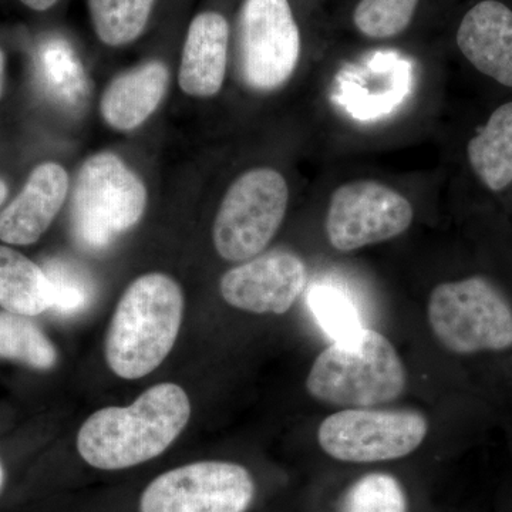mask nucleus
<instances>
[{
	"label": "nucleus",
	"instance_id": "nucleus-1",
	"mask_svg": "<svg viewBox=\"0 0 512 512\" xmlns=\"http://www.w3.org/2000/svg\"><path fill=\"white\" fill-rule=\"evenodd\" d=\"M191 403L183 387L161 383L127 407H106L89 417L77 434V450L89 466L117 471L163 454L183 433Z\"/></svg>",
	"mask_w": 512,
	"mask_h": 512
},
{
	"label": "nucleus",
	"instance_id": "nucleus-2",
	"mask_svg": "<svg viewBox=\"0 0 512 512\" xmlns=\"http://www.w3.org/2000/svg\"><path fill=\"white\" fill-rule=\"evenodd\" d=\"M184 315L180 285L164 274L140 276L121 296L106 338V360L121 379L150 375L174 348Z\"/></svg>",
	"mask_w": 512,
	"mask_h": 512
},
{
	"label": "nucleus",
	"instance_id": "nucleus-3",
	"mask_svg": "<svg viewBox=\"0 0 512 512\" xmlns=\"http://www.w3.org/2000/svg\"><path fill=\"white\" fill-rule=\"evenodd\" d=\"M406 384V369L392 342L365 328L319 353L306 389L319 402L367 409L402 396Z\"/></svg>",
	"mask_w": 512,
	"mask_h": 512
},
{
	"label": "nucleus",
	"instance_id": "nucleus-4",
	"mask_svg": "<svg viewBox=\"0 0 512 512\" xmlns=\"http://www.w3.org/2000/svg\"><path fill=\"white\" fill-rule=\"evenodd\" d=\"M427 315L434 336L456 355L500 352L512 346L510 302L483 276L437 285Z\"/></svg>",
	"mask_w": 512,
	"mask_h": 512
},
{
	"label": "nucleus",
	"instance_id": "nucleus-5",
	"mask_svg": "<svg viewBox=\"0 0 512 512\" xmlns=\"http://www.w3.org/2000/svg\"><path fill=\"white\" fill-rule=\"evenodd\" d=\"M146 205L143 181L114 154H96L82 165L74 185V235L84 247L106 248L136 227Z\"/></svg>",
	"mask_w": 512,
	"mask_h": 512
},
{
	"label": "nucleus",
	"instance_id": "nucleus-6",
	"mask_svg": "<svg viewBox=\"0 0 512 512\" xmlns=\"http://www.w3.org/2000/svg\"><path fill=\"white\" fill-rule=\"evenodd\" d=\"M289 188L274 168H254L238 177L222 198L212 241L218 255L244 262L261 255L281 228Z\"/></svg>",
	"mask_w": 512,
	"mask_h": 512
},
{
	"label": "nucleus",
	"instance_id": "nucleus-7",
	"mask_svg": "<svg viewBox=\"0 0 512 512\" xmlns=\"http://www.w3.org/2000/svg\"><path fill=\"white\" fill-rule=\"evenodd\" d=\"M242 80L255 92H274L298 67L302 36L291 0H242L235 25Z\"/></svg>",
	"mask_w": 512,
	"mask_h": 512
},
{
	"label": "nucleus",
	"instance_id": "nucleus-8",
	"mask_svg": "<svg viewBox=\"0 0 512 512\" xmlns=\"http://www.w3.org/2000/svg\"><path fill=\"white\" fill-rule=\"evenodd\" d=\"M429 423L417 412L350 409L330 414L318 430L319 446L346 463H376L412 454L426 439Z\"/></svg>",
	"mask_w": 512,
	"mask_h": 512
},
{
	"label": "nucleus",
	"instance_id": "nucleus-9",
	"mask_svg": "<svg viewBox=\"0 0 512 512\" xmlns=\"http://www.w3.org/2000/svg\"><path fill=\"white\" fill-rule=\"evenodd\" d=\"M255 497L247 468L229 461H198L161 474L147 485L140 512H245Z\"/></svg>",
	"mask_w": 512,
	"mask_h": 512
},
{
	"label": "nucleus",
	"instance_id": "nucleus-10",
	"mask_svg": "<svg viewBox=\"0 0 512 512\" xmlns=\"http://www.w3.org/2000/svg\"><path fill=\"white\" fill-rule=\"evenodd\" d=\"M413 217L412 204L399 191L376 181H352L330 197L326 235L338 251H357L399 237Z\"/></svg>",
	"mask_w": 512,
	"mask_h": 512
},
{
	"label": "nucleus",
	"instance_id": "nucleus-11",
	"mask_svg": "<svg viewBox=\"0 0 512 512\" xmlns=\"http://www.w3.org/2000/svg\"><path fill=\"white\" fill-rule=\"evenodd\" d=\"M308 284L305 262L292 252H268L225 272L220 291L239 311L284 315Z\"/></svg>",
	"mask_w": 512,
	"mask_h": 512
},
{
	"label": "nucleus",
	"instance_id": "nucleus-12",
	"mask_svg": "<svg viewBox=\"0 0 512 512\" xmlns=\"http://www.w3.org/2000/svg\"><path fill=\"white\" fill-rule=\"evenodd\" d=\"M231 23L220 9L195 13L185 30L178 83L188 96L220 93L227 73Z\"/></svg>",
	"mask_w": 512,
	"mask_h": 512
},
{
	"label": "nucleus",
	"instance_id": "nucleus-13",
	"mask_svg": "<svg viewBox=\"0 0 512 512\" xmlns=\"http://www.w3.org/2000/svg\"><path fill=\"white\" fill-rule=\"evenodd\" d=\"M67 192L69 175L62 165L40 164L0 214V239L12 245L35 244L62 210Z\"/></svg>",
	"mask_w": 512,
	"mask_h": 512
},
{
	"label": "nucleus",
	"instance_id": "nucleus-14",
	"mask_svg": "<svg viewBox=\"0 0 512 512\" xmlns=\"http://www.w3.org/2000/svg\"><path fill=\"white\" fill-rule=\"evenodd\" d=\"M457 46L474 67L512 87V10L498 0L473 6L457 30Z\"/></svg>",
	"mask_w": 512,
	"mask_h": 512
},
{
	"label": "nucleus",
	"instance_id": "nucleus-15",
	"mask_svg": "<svg viewBox=\"0 0 512 512\" xmlns=\"http://www.w3.org/2000/svg\"><path fill=\"white\" fill-rule=\"evenodd\" d=\"M170 73L161 60H150L120 74L101 97V116L120 131L140 127L167 93Z\"/></svg>",
	"mask_w": 512,
	"mask_h": 512
},
{
	"label": "nucleus",
	"instance_id": "nucleus-16",
	"mask_svg": "<svg viewBox=\"0 0 512 512\" xmlns=\"http://www.w3.org/2000/svg\"><path fill=\"white\" fill-rule=\"evenodd\" d=\"M474 173L491 191L512 183V101L498 107L467 147Z\"/></svg>",
	"mask_w": 512,
	"mask_h": 512
},
{
	"label": "nucleus",
	"instance_id": "nucleus-17",
	"mask_svg": "<svg viewBox=\"0 0 512 512\" xmlns=\"http://www.w3.org/2000/svg\"><path fill=\"white\" fill-rule=\"evenodd\" d=\"M0 306L28 318L52 308V286L43 268L8 247H0Z\"/></svg>",
	"mask_w": 512,
	"mask_h": 512
},
{
	"label": "nucleus",
	"instance_id": "nucleus-18",
	"mask_svg": "<svg viewBox=\"0 0 512 512\" xmlns=\"http://www.w3.org/2000/svg\"><path fill=\"white\" fill-rule=\"evenodd\" d=\"M161 0H87L94 35L101 45H133L146 35Z\"/></svg>",
	"mask_w": 512,
	"mask_h": 512
},
{
	"label": "nucleus",
	"instance_id": "nucleus-19",
	"mask_svg": "<svg viewBox=\"0 0 512 512\" xmlns=\"http://www.w3.org/2000/svg\"><path fill=\"white\" fill-rule=\"evenodd\" d=\"M0 357L20 360L35 369L56 365L57 352L28 316L0 312Z\"/></svg>",
	"mask_w": 512,
	"mask_h": 512
},
{
	"label": "nucleus",
	"instance_id": "nucleus-20",
	"mask_svg": "<svg viewBox=\"0 0 512 512\" xmlns=\"http://www.w3.org/2000/svg\"><path fill=\"white\" fill-rule=\"evenodd\" d=\"M420 0H359L353 25L369 39L384 40L409 28Z\"/></svg>",
	"mask_w": 512,
	"mask_h": 512
},
{
	"label": "nucleus",
	"instance_id": "nucleus-21",
	"mask_svg": "<svg viewBox=\"0 0 512 512\" xmlns=\"http://www.w3.org/2000/svg\"><path fill=\"white\" fill-rule=\"evenodd\" d=\"M340 512H407L406 493L390 474H367L349 488Z\"/></svg>",
	"mask_w": 512,
	"mask_h": 512
},
{
	"label": "nucleus",
	"instance_id": "nucleus-22",
	"mask_svg": "<svg viewBox=\"0 0 512 512\" xmlns=\"http://www.w3.org/2000/svg\"><path fill=\"white\" fill-rule=\"evenodd\" d=\"M308 302L320 328L335 342L352 338L365 329L356 306L339 289L316 286L309 293Z\"/></svg>",
	"mask_w": 512,
	"mask_h": 512
},
{
	"label": "nucleus",
	"instance_id": "nucleus-23",
	"mask_svg": "<svg viewBox=\"0 0 512 512\" xmlns=\"http://www.w3.org/2000/svg\"><path fill=\"white\" fill-rule=\"evenodd\" d=\"M43 271L52 286V308L50 309L62 315H72L86 308L87 303L90 302L92 289L82 274L60 261L47 262Z\"/></svg>",
	"mask_w": 512,
	"mask_h": 512
},
{
	"label": "nucleus",
	"instance_id": "nucleus-24",
	"mask_svg": "<svg viewBox=\"0 0 512 512\" xmlns=\"http://www.w3.org/2000/svg\"><path fill=\"white\" fill-rule=\"evenodd\" d=\"M20 3L35 12H47V10L55 8L59 0H20Z\"/></svg>",
	"mask_w": 512,
	"mask_h": 512
},
{
	"label": "nucleus",
	"instance_id": "nucleus-25",
	"mask_svg": "<svg viewBox=\"0 0 512 512\" xmlns=\"http://www.w3.org/2000/svg\"><path fill=\"white\" fill-rule=\"evenodd\" d=\"M5 64H6L5 53H3V50L0 49V96H2L3 83H5Z\"/></svg>",
	"mask_w": 512,
	"mask_h": 512
},
{
	"label": "nucleus",
	"instance_id": "nucleus-26",
	"mask_svg": "<svg viewBox=\"0 0 512 512\" xmlns=\"http://www.w3.org/2000/svg\"><path fill=\"white\" fill-rule=\"evenodd\" d=\"M6 197H8V187H6V184L0 180V205L5 202Z\"/></svg>",
	"mask_w": 512,
	"mask_h": 512
},
{
	"label": "nucleus",
	"instance_id": "nucleus-27",
	"mask_svg": "<svg viewBox=\"0 0 512 512\" xmlns=\"http://www.w3.org/2000/svg\"><path fill=\"white\" fill-rule=\"evenodd\" d=\"M3 483H5V471H3L2 463H0V491H2Z\"/></svg>",
	"mask_w": 512,
	"mask_h": 512
}]
</instances>
